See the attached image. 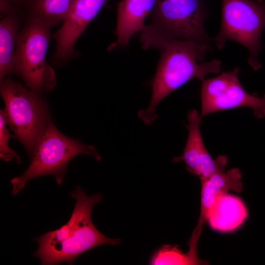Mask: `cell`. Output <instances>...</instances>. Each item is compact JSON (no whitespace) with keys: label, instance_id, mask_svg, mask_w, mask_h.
<instances>
[{"label":"cell","instance_id":"1","mask_svg":"<svg viewBox=\"0 0 265 265\" xmlns=\"http://www.w3.org/2000/svg\"><path fill=\"white\" fill-rule=\"evenodd\" d=\"M76 204L69 221L59 228L48 232L34 239L38 244L33 256L44 265L65 262L73 264L83 253L103 244L117 245L119 238H111L101 233L91 219L93 207L101 201L100 193L88 196L80 186L70 193Z\"/></svg>","mask_w":265,"mask_h":265},{"label":"cell","instance_id":"2","mask_svg":"<svg viewBox=\"0 0 265 265\" xmlns=\"http://www.w3.org/2000/svg\"><path fill=\"white\" fill-rule=\"evenodd\" d=\"M209 47L195 41L174 40L159 49L160 58L155 75L150 81L152 96L149 106L137 113L146 125L152 124L157 119L158 105L172 91L192 79L202 81L207 75L220 71V60L203 61Z\"/></svg>","mask_w":265,"mask_h":265},{"label":"cell","instance_id":"3","mask_svg":"<svg viewBox=\"0 0 265 265\" xmlns=\"http://www.w3.org/2000/svg\"><path fill=\"white\" fill-rule=\"evenodd\" d=\"M203 0H156L149 21L140 32L143 49H159L174 40H192L210 46L204 23Z\"/></svg>","mask_w":265,"mask_h":265},{"label":"cell","instance_id":"4","mask_svg":"<svg viewBox=\"0 0 265 265\" xmlns=\"http://www.w3.org/2000/svg\"><path fill=\"white\" fill-rule=\"evenodd\" d=\"M7 125L24 146L29 157L51 119L41 95L8 77L0 81Z\"/></svg>","mask_w":265,"mask_h":265},{"label":"cell","instance_id":"5","mask_svg":"<svg viewBox=\"0 0 265 265\" xmlns=\"http://www.w3.org/2000/svg\"><path fill=\"white\" fill-rule=\"evenodd\" d=\"M80 154L89 155L97 161L101 156L96 148L64 135L52 120L30 157V163L20 176L11 179L12 194L15 195L24 189L31 179L45 175H52L58 185L61 184L69 162Z\"/></svg>","mask_w":265,"mask_h":265},{"label":"cell","instance_id":"6","mask_svg":"<svg viewBox=\"0 0 265 265\" xmlns=\"http://www.w3.org/2000/svg\"><path fill=\"white\" fill-rule=\"evenodd\" d=\"M50 38L49 27L38 19L25 17L17 40L15 74L40 94L51 92L56 84L54 71L46 60Z\"/></svg>","mask_w":265,"mask_h":265},{"label":"cell","instance_id":"7","mask_svg":"<svg viewBox=\"0 0 265 265\" xmlns=\"http://www.w3.org/2000/svg\"><path fill=\"white\" fill-rule=\"evenodd\" d=\"M222 19L218 33L213 39L222 49L231 40L248 50V62L254 70L261 65L258 57L261 35L265 28V2L262 0H221Z\"/></svg>","mask_w":265,"mask_h":265},{"label":"cell","instance_id":"8","mask_svg":"<svg viewBox=\"0 0 265 265\" xmlns=\"http://www.w3.org/2000/svg\"><path fill=\"white\" fill-rule=\"evenodd\" d=\"M239 72V68L236 67L202 80L201 118L214 112L241 106L251 108L257 119L265 117V94L259 97L246 92L238 79Z\"/></svg>","mask_w":265,"mask_h":265},{"label":"cell","instance_id":"9","mask_svg":"<svg viewBox=\"0 0 265 265\" xmlns=\"http://www.w3.org/2000/svg\"><path fill=\"white\" fill-rule=\"evenodd\" d=\"M202 118L197 110H190L187 114L188 131L185 149L181 155L172 159L173 162L183 161L189 173L198 176L200 181L216 172L225 171L228 158L219 156L213 159L204 143L200 123Z\"/></svg>","mask_w":265,"mask_h":265},{"label":"cell","instance_id":"10","mask_svg":"<svg viewBox=\"0 0 265 265\" xmlns=\"http://www.w3.org/2000/svg\"><path fill=\"white\" fill-rule=\"evenodd\" d=\"M108 0H75L60 28L53 38V59L64 62L74 54L75 43Z\"/></svg>","mask_w":265,"mask_h":265},{"label":"cell","instance_id":"11","mask_svg":"<svg viewBox=\"0 0 265 265\" xmlns=\"http://www.w3.org/2000/svg\"><path fill=\"white\" fill-rule=\"evenodd\" d=\"M241 178L242 174L239 169L233 168L227 171L216 172L200 181L201 193L199 217L187 243L189 247L187 253L191 258L199 259L197 252V243L211 208L220 196L229 191L240 193L243 189Z\"/></svg>","mask_w":265,"mask_h":265},{"label":"cell","instance_id":"12","mask_svg":"<svg viewBox=\"0 0 265 265\" xmlns=\"http://www.w3.org/2000/svg\"><path fill=\"white\" fill-rule=\"evenodd\" d=\"M156 0H122L117 9L116 41L108 48L112 51L126 46L131 37L140 32L150 15Z\"/></svg>","mask_w":265,"mask_h":265},{"label":"cell","instance_id":"13","mask_svg":"<svg viewBox=\"0 0 265 265\" xmlns=\"http://www.w3.org/2000/svg\"><path fill=\"white\" fill-rule=\"evenodd\" d=\"M247 217V209L241 198L227 193L216 200L209 212L207 222L214 231L228 233L238 229Z\"/></svg>","mask_w":265,"mask_h":265},{"label":"cell","instance_id":"14","mask_svg":"<svg viewBox=\"0 0 265 265\" xmlns=\"http://www.w3.org/2000/svg\"><path fill=\"white\" fill-rule=\"evenodd\" d=\"M25 16L17 7L0 17V81L15 74V58L18 35Z\"/></svg>","mask_w":265,"mask_h":265},{"label":"cell","instance_id":"15","mask_svg":"<svg viewBox=\"0 0 265 265\" xmlns=\"http://www.w3.org/2000/svg\"><path fill=\"white\" fill-rule=\"evenodd\" d=\"M75 0H25L21 9L25 17L38 19L50 28L62 23Z\"/></svg>","mask_w":265,"mask_h":265},{"label":"cell","instance_id":"16","mask_svg":"<svg viewBox=\"0 0 265 265\" xmlns=\"http://www.w3.org/2000/svg\"><path fill=\"white\" fill-rule=\"evenodd\" d=\"M149 264L152 265H197L187 253L178 245H163L151 256Z\"/></svg>","mask_w":265,"mask_h":265},{"label":"cell","instance_id":"17","mask_svg":"<svg viewBox=\"0 0 265 265\" xmlns=\"http://www.w3.org/2000/svg\"><path fill=\"white\" fill-rule=\"evenodd\" d=\"M4 110H0V157L5 161L14 160L18 164L21 162V158L18 154L8 146V141L11 138H16L9 133L7 129Z\"/></svg>","mask_w":265,"mask_h":265},{"label":"cell","instance_id":"18","mask_svg":"<svg viewBox=\"0 0 265 265\" xmlns=\"http://www.w3.org/2000/svg\"><path fill=\"white\" fill-rule=\"evenodd\" d=\"M12 3L20 8L25 0H9Z\"/></svg>","mask_w":265,"mask_h":265}]
</instances>
